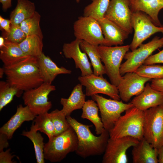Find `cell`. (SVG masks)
<instances>
[{"instance_id":"cell-1","label":"cell","mask_w":163,"mask_h":163,"mask_svg":"<svg viewBox=\"0 0 163 163\" xmlns=\"http://www.w3.org/2000/svg\"><path fill=\"white\" fill-rule=\"evenodd\" d=\"M3 68L6 81L22 91L37 87L44 82L37 57L29 56L16 64L4 66Z\"/></svg>"},{"instance_id":"cell-2","label":"cell","mask_w":163,"mask_h":163,"mask_svg":"<svg viewBox=\"0 0 163 163\" xmlns=\"http://www.w3.org/2000/svg\"><path fill=\"white\" fill-rule=\"evenodd\" d=\"M70 126L75 131L78 139V146L75 151L81 157L85 158L104 153L110 138L109 132L104 129L98 136L91 132V125L83 124L71 117L66 116Z\"/></svg>"},{"instance_id":"cell-3","label":"cell","mask_w":163,"mask_h":163,"mask_svg":"<svg viewBox=\"0 0 163 163\" xmlns=\"http://www.w3.org/2000/svg\"><path fill=\"white\" fill-rule=\"evenodd\" d=\"M144 111L134 106L127 110L109 131L112 139L126 136L135 138L139 141L143 136Z\"/></svg>"},{"instance_id":"cell-4","label":"cell","mask_w":163,"mask_h":163,"mask_svg":"<svg viewBox=\"0 0 163 163\" xmlns=\"http://www.w3.org/2000/svg\"><path fill=\"white\" fill-rule=\"evenodd\" d=\"M78 143L77 135L70 126L63 133L49 139L45 143L44 158L51 162H60L69 153L75 152Z\"/></svg>"},{"instance_id":"cell-5","label":"cell","mask_w":163,"mask_h":163,"mask_svg":"<svg viewBox=\"0 0 163 163\" xmlns=\"http://www.w3.org/2000/svg\"><path fill=\"white\" fill-rule=\"evenodd\" d=\"M97 47L106 74L111 84L117 86L122 76L120 73L121 63L130 49L129 45L113 47L99 45Z\"/></svg>"},{"instance_id":"cell-6","label":"cell","mask_w":163,"mask_h":163,"mask_svg":"<svg viewBox=\"0 0 163 163\" xmlns=\"http://www.w3.org/2000/svg\"><path fill=\"white\" fill-rule=\"evenodd\" d=\"M143 136L155 148L163 145V104L144 111Z\"/></svg>"},{"instance_id":"cell-7","label":"cell","mask_w":163,"mask_h":163,"mask_svg":"<svg viewBox=\"0 0 163 163\" xmlns=\"http://www.w3.org/2000/svg\"><path fill=\"white\" fill-rule=\"evenodd\" d=\"M163 46V36H155L149 42L142 44L136 49L128 52L124 58L126 61L121 65L120 73L122 76L128 72H135L145 60L157 49Z\"/></svg>"},{"instance_id":"cell-8","label":"cell","mask_w":163,"mask_h":163,"mask_svg":"<svg viewBox=\"0 0 163 163\" xmlns=\"http://www.w3.org/2000/svg\"><path fill=\"white\" fill-rule=\"evenodd\" d=\"M74 33L76 38L92 45L111 46L104 38L98 21L91 17H79L73 24Z\"/></svg>"},{"instance_id":"cell-9","label":"cell","mask_w":163,"mask_h":163,"mask_svg":"<svg viewBox=\"0 0 163 163\" xmlns=\"http://www.w3.org/2000/svg\"><path fill=\"white\" fill-rule=\"evenodd\" d=\"M91 97L97 104L104 129L108 132L123 112L134 106L131 102L125 103L120 100L107 99L98 94Z\"/></svg>"},{"instance_id":"cell-10","label":"cell","mask_w":163,"mask_h":163,"mask_svg":"<svg viewBox=\"0 0 163 163\" xmlns=\"http://www.w3.org/2000/svg\"><path fill=\"white\" fill-rule=\"evenodd\" d=\"M55 90V86L44 82L37 87L24 91L22 96L24 104L36 116L47 112L52 107L48 95Z\"/></svg>"},{"instance_id":"cell-11","label":"cell","mask_w":163,"mask_h":163,"mask_svg":"<svg viewBox=\"0 0 163 163\" xmlns=\"http://www.w3.org/2000/svg\"><path fill=\"white\" fill-rule=\"evenodd\" d=\"M131 24L134 31L130 49L133 51L152 35L161 32L163 34V26H158L152 22L149 17L141 11L132 13Z\"/></svg>"},{"instance_id":"cell-12","label":"cell","mask_w":163,"mask_h":163,"mask_svg":"<svg viewBox=\"0 0 163 163\" xmlns=\"http://www.w3.org/2000/svg\"><path fill=\"white\" fill-rule=\"evenodd\" d=\"M139 142L137 139L126 136L112 139L109 138L103 157V163H127L128 149Z\"/></svg>"},{"instance_id":"cell-13","label":"cell","mask_w":163,"mask_h":163,"mask_svg":"<svg viewBox=\"0 0 163 163\" xmlns=\"http://www.w3.org/2000/svg\"><path fill=\"white\" fill-rule=\"evenodd\" d=\"M78 79L80 84L85 87L86 96H91L95 94H102L111 98L120 100L117 87L110 83L103 76L93 73L84 76H79Z\"/></svg>"},{"instance_id":"cell-14","label":"cell","mask_w":163,"mask_h":163,"mask_svg":"<svg viewBox=\"0 0 163 163\" xmlns=\"http://www.w3.org/2000/svg\"><path fill=\"white\" fill-rule=\"evenodd\" d=\"M132 14L129 0H110L104 17L130 34L133 30L131 24Z\"/></svg>"},{"instance_id":"cell-15","label":"cell","mask_w":163,"mask_h":163,"mask_svg":"<svg viewBox=\"0 0 163 163\" xmlns=\"http://www.w3.org/2000/svg\"><path fill=\"white\" fill-rule=\"evenodd\" d=\"M151 80L135 72L125 73L117 86L120 99L128 102L132 97L140 94L143 90L145 83Z\"/></svg>"},{"instance_id":"cell-16","label":"cell","mask_w":163,"mask_h":163,"mask_svg":"<svg viewBox=\"0 0 163 163\" xmlns=\"http://www.w3.org/2000/svg\"><path fill=\"white\" fill-rule=\"evenodd\" d=\"M81 40L76 38L69 43H64L62 51L66 58L73 59L76 68L80 70L81 76H84L93 74V71L87 54L82 51L80 48V44Z\"/></svg>"},{"instance_id":"cell-17","label":"cell","mask_w":163,"mask_h":163,"mask_svg":"<svg viewBox=\"0 0 163 163\" xmlns=\"http://www.w3.org/2000/svg\"><path fill=\"white\" fill-rule=\"evenodd\" d=\"M26 106L20 104L15 113L0 129V133L6 134L9 139H11L15 131L25 121H33L36 117Z\"/></svg>"},{"instance_id":"cell-18","label":"cell","mask_w":163,"mask_h":163,"mask_svg":"<svg viewBox=\"0 0 163 163\" xmlns=\"http://www.w3.org/2000/svg\"><path fill=\"white\" fill-rule=\"evenodd\" d=\"M134 106L144 111L163 104V93L146 84L143 91L136 96L131 102Z\"/></svg>"},{"instance_id":"cell-19","label":"cell","mask_w":163,"mask_h":163,"mask_svg":"<svg viewBox=\"0 0 163 163\" xmlns=\"http://www.w3.org/2000/svg\"><path fill=\"white\" fill-rule=\"evenodd\" d=\"M129 2L132 13L143 12L149 17L155 25L163 26L158 17L160 11L163 8V0H129Z\"/></svg>"},{"instance_id":"cell-20","label":"cell","mask_w":163,"mask_h":163,"mask_svg":"<svg viewBox=\"0 0 163 163\" xmlns=\"http://www.w3.org/2000/svg\"><path fill=\"white\" fill-rule=\"evenodd\" d=\"M38 68L44 82L52 84L58 75L70 74L71 70L63 67H58L51 58L42 52L37 57Z\"/></svg>"},{"instance_id":"cell-21","label":"cell","mask_w":163,"mask_h":163,"mask_svg":"<svg viewBox=\"0 0 163 163\" xmlns=\"http://www.w3.org/2000/svg\"><path fill=\"white\" fill-rule=\"evenodd\" d=\"M105 39L111 46L121 45L129 34L113 22L104 17L97 20Z\"/></svg>"},{"instance_id":"cell-22","label":"cell","mask_w":163,"mask_h":163,"mask_svg":"<svg viewBox=\"0 0 163 163\" xmlns=\"http://www.w3.org/2000/svg\"><path fill=\"white\" fill-rule=\"evenodd\" d=\"M132 155L133 163H158V150L144 138L133 146Z\"/></svg>"},{"instance_id":"cell-23","label":"cell","mask_w":163,"mask_h":163,"mask_svg":"<svg viewBox=\"0 0 163 163\" xmlns=\"http://www.w3.org/2000/svg\"><path fill=\"white\" fill-rule=\"evenodd\" d=\"M0 49V59L5 66L16 64L29 56L22 51L19 44L9 41L5 40L4 45Z\"/></svg>"},{"instance_id":"cell-24","label":"cell","mask_w":163,"mask_h":163,"mask_svg":"<svg viewBox=\"0 0 163 163\" xmlns=\"http://www.w3.org/2000/svg\"><path fill=\"white\" fill-rule=\"evenodd\" d=\"M86 96L82 91V85L81 84H77L68 98H61L60 102L63 106L61 111L67 116L70 115L75 110L82 109L85 102Z\"/></svg>"},{"instance_id":"cell-25","label":"cell","mask_w":163,"mask_h":163,"mask_svg":"<svg viewBox=\"0 0 163 163\" xmlns=\"http://www.w3.org/2000/svg\"><path fill=\"white\" fill-rule=\"evenodd\" d=\"M36 11L34 2L29 0H18L17 5L10 15L11 24L20 26L23 21L31 17Z\"/></svg>"},{"instance_id":"cell-26","label":"cell","mask_w":163,"mask_h":163,"mask_svg":"<svg viewBox=\"0 0 163 163\" xmlns=\"http://www.w3.org/2000/svg\"><path fill=\"white\" fill-rule=\"evenodd\" d=\"M99 108L97 103L93 99L85 101L82 108L81 117L91 121L95 127L97 135H100L104 130L101 118L98 115Z\"/></svg>"},{"instance_id":"cell-27","label":"cell","mask_w":163,"mask_h":163,"mask_svg":"<svg viewBox=\"0 0 163 163\" xmlns=\"http://www.w3.org/2000/svg\"><path fill=\"white\" fill-rule=\"evenodd\" d=\"M80 46L82 51L85 53L90 59L93 68V73L97 75L101 76L106 74L104 66L102 63L97 49V46L92 45L81 40Z\"/></svg>"},{"instance_id":"cell-28","label":"cell","mask_w":163,"mask_h":163,"mask_svg":"<svg viewBox=\"0 0 163 163\" xmlns=\"http://www.w3.org/2000/svg\"><path fill=\"white\" fill-rule=\"evenodd\" d=\"M38 131L36 126L33 123L30 130L29 131H23L21 135L28 138L33 142L37 162L44 163V138L41 134L37 132Z\"/></svg>"},{"instance_id":"cell-29","label":"cell","mask_w":163,"mask_h":163,"mask_svg":"<svg viewBox=\"0 0 163 163\" xmlns=\"http://www.w3.org/2000/svg\"><path fill=\"white\" fill-rule=\"evenodd\" d=\"M43 39L37 35H29L19 45L27 55L37 57L43 52Z\"/></svg>"},{"instance_id":"cell-30","label":"cell","mask_w":163,"mask_h":163,"mask_svg":"<svg viewBox=\"0 0 163 163\" xmlns=\"http://www.w3.org/2000/svg\"><path fill=\"white\" fill-rule=\"evenodd\" d=\"M23 91L7 81H0V111L12 101L14 96L18 97H21Z\"/></svg>"},{"instance_id":"cell-31","label":"cell","mask_w":163,"mask_h":163,"mask_svg":"<svg viewBox=\"0 0 163 163\" xmlns=\"http://www.w3.org/2000/svg\"><path fill=\"white\" fill-rule=\"evenodd\" d=\"M110 1L92 0V2L85 8L83 16L91 17L97 20L104 18Z\"/></svg>"},{"instance_id":"cell-32","label":"cell","mask_w":163,"mask_h":163,"mask_svg":"<svg viewBox=\"0 0 163 163\" xmlns=\"http://www.w3.org/2000/svg\"><path fill=\"white\" fill-rule=\"evenodd\" d=\"M33 121L38 131L46 134L49 139L54 136L55 129L50 113L37 115Z\"/></svg>"},{"instance_id":"cell-33","label":"cell","mask_w":163,"mask_h":163,"mask_svg":"<svg viewBox=\"0 0 163 163\" xmlns=\"http://www.w3.org/2000/svg\"><path fill=\"white\" fill-rule=\"evenodd\" d=\"M40 14L36 11L33 15L21 23L20 27L27 36L37 35L43 38L40 24Z\"/></svg>"},{"instance_id":"cell-34","label":"cell","mask_w":163,"mask_h":163,"mask_svg":"<svg viewBox=\"0 0 163 163\" xmlns=\"http://www.w3.org/2000/svg\"><path fill=\"white\" fill-rule=\"evenodd\" d=\"M142 77L151 79L163 78V65L142 64L135 72Z\"/></svg>"},{"instance_id":"cell-35","label":"cell","mask_w":163,"mask_h":163,"mask_svg":"<svg viewBox=\"0 0 163 163\" xmlns=\"http://www.w3.org/2000/svg\"><path fill=\"white\" fill-rule=\"evenodd\" d=\"M50 113L54 127V136L63 133L71 126L67 120L66 116L61 110L56 109Z\"/></svg>"},{"instance_id":"cell-36","label":"cell","mask_w":163,"mask_h":163,"mask_svg":"<svg viewBox=\"0 0 163 163\" xmlns=\"http://www.w3.org/2000/svg\"><path fill=\"white\" fill-rule=\"evenodd\" d=\"M2 36L5 40L18 44L21 43L27 37L20 26L11 24L9 32L7 33L4 31L2 33Z\"/></svg>"},{"instance_id":"cell-37","label":"cell","mask_w":163,"mask_h":163,"mask_svg":"<svg viewBox=\"0 0 163 163\" xmlns=\"http://www.w3.org/2000/svg\"><path fill=\"white\" fill-rule=\"evenodd\" d=\"M159 63L163 64V49L158 53L150 55L145 60L143 64L151 65Z\"/></svg>"},{"instance_id":"cell-38","label":"cell","mask_w":163,"mask_h":163,"mask_svg":"<svg viewBox=\"0 0 163 163\" xmlns=\"http://www.w3.org/2000/svg\"><path fill=\"white\" fill-rule=\"evenodd\" d=\"M10 149H9L5 151H2L0 152V163H15L12 161V159L16 155H11L10 152Z\"/></svg>"},{"instance_id":"cell-39","label":"cell","mask_w":163,"mask_h":163,"mask_svg":"<svg viewBox=\"0 0 163 163\" xmlns=\"http://www.w3.org/2000/svg\"><path fill=\"white\" fill-rule=\"evenodd\" d=\"M150 85L154 89L163 93V78L152 79Z\"/></svg>"},{"instance_id":"cell-40","label":"cell","mask_w":163,"mask_h":163,"mask_svg":"<svg viewBox=\"0 0 163 163\" xmlns=\"http://www.w3.org/2000/svg\"><path fill=\"white\" fill-rule=\"evenodd\" d=\"M11 25L10 20L5 19L0 16V27L1 30H4L5 32H9Z\"/></svg>"},{"instance_id":"cell-41","label":"cell","mask_w":163,"mask_h":163,"mask_svg":"<svg viewBox=\"0 0 163 163\" xmlns=\"http://www.w3.org/2000/svg\"><path fill=\"white\" fill-rule=\"evenodd\" d=\"M9 139L5 134L0 133V152L8 147L9 145L8 140Z\"/></svg>"},{"instance_id":"cell-42","label":"cell","mask_w":163,"mask_h":163,"mask_svg":"<svg viewBox=\"0 0 163 163\" xmlns=\"http://www.w3.org/2000/svg\"><path fill=\"white\" fill-rule=\"evenodd\" d=\"M2 4L3 10L6 11L11 6V0H0Z\"/></svg>"},{"instance_id":"cell-43","label":"cell","mask_w":163,"mask_h":163,"mask_svg":"<svg viewBox=\"0 0 163 163\" xmlns=\"http://www.w3.org/2000/svg\"><path fill=\"white\" fill-rule=\"evenodd\" d=\"M157 150L158 162L159 163H163V145Z\"/></svg>"},{"instance_id":"cell-44","label":"cell","mask_w":163,"mask_h":163,"mask_svg":"<svg viewBox=\"0 0 163 163\" xmlns=\"http://www.w3.org/2000/svg\"><path fill=\"white\" fill-rule=\"evenodd\" d=\"M5 40L2 37H0V48L2 47L5 44Z\"/></svg>"},{"instance_id":"cell-45","label":"cell","mask_w":163,"mask_h":163,"mask_svg":"<svg viewBox=\"0 0 163 163\" xmlns=\"http://www.w3.org/2000/svg\"><path fill=\"white\" fill-rule=\"evenodd\" d=\"M5 74V71L4 69L3 68H0V78H2L3 76V75Z\"/></svg>"},{"instance_id":"cell-46","label":"cell","mask_w":163,"mask_h":163,"mask_svg":"<svg viewBox=\"0 0 163 163\" xmlns=\"http://www.w3.org/2000/svg\"><path fill=\"white\" fill-rule=\"evenodd\" d=\"M76 0V2L77 3H79L80 1V0Z\"/></svg>"}]
</instances>
